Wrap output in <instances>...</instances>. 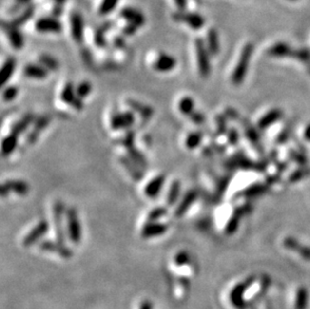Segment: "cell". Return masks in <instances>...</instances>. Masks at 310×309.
Here are the masks:
<instances>
[{
    "label": "cell",
    "instance_id": "cell-1",
    "mask_svg": "<svg viewBox=\"0 0 310 309\" xmlns=\"http://www.w3.org/2000/svg\"><path fill=\"white\" fill-rule=\"evenodd\" d=\"M253 51H254V45L251 42L246 43L244 47L242 48L239 60L236 64V67L231 77V80L233 84L240 85L243 82L248 71V66L253 55Z\"/></svg>",
    "mask_w": 310,
    "mask_h": 309
},
{
    "label": "cell",
    "instance_id": "cell-2",
    "mask_svg": "<svg viewBox=\"0 0 310 309\" xmlns=\"http://www.w3.org/2000/svg\"><path fill=\"white\" fill-rule=\"evenodd\" d=\"M135 138L136 135L133 131H128L122 139L119 140V144L127 150L129 154V158L135 162L140 168H147L148 162L145 154L135 147Z\"/></svg>",
    "mask_w": 310,
    "mask_h": 309
},
{
    "label": "cell",
    "instance_id": "cell-3",
    "mask_svg": "<svg viewBox=\"0 0 310 309\" xmlns=\"http://www.w3.org/2000/svg\"><path fill=\"white\" fill-rule=\"evenodd\" d=\"M196 58L200 76L203 77H208L211 74V61L210 51L207 47L206 42L202 39H196L195 40Z\"/></svg>",
    "mask_w": 310,
    "mask_h": 309
},
{
    "label": "cell",
    "instance_id": "cell-4",
    "mask_svg": "<svg viewBox=\"0 0 310 309\" xmlns=\"http://www.w3.org/2000/svg\"><path fill=\"white\" fill-rule=\"evenodd\" d=\"M65 217H66L67 237L74 244H78L81 241L82 229H81L80 221L78 219V211L74 207L68 208L65 211Z\"/></svg>",
    "mask_w": 310,
    "mask_h": 309
},
{
    "label": "cell",
    "instance_id": "cell-5",
    "mask_svg": "<svg viewBox=\"0 0 310 309\" xmlns=\"http://www.w3.org/2000/svg\"><path fill=\"white\" fill-rule=\"evenodd\" d=\"M39 247L42 252L58 255L63 259H70L74 255L73 250L64 243L53 241V240H43L39 244Z\"/></svg>",
    "mask_w": 310,
    "mask_h": 309
},
{
    "label": "cell",
    "instance_id": "cell-6",
    "mask_svg": "<svg viewBox=\"0 0 310 309\" xmlns=\"http://www.w3.org/2000/svg\"><path fill=\"white\" fill-rule=\"evenodd\" d=\"M173 19L177 22H185L194 30H199L205 25L204 17L196 12L178 10L173 14Z\"/></svg>",
    "mask_w": 310,
    "mask_h": 309
},
{
    "label": "cell",
    "instance_id": "cell-7",
    "mask_svg": "<svg viewBox=\"0 0 310 309\" xmlns=\"http://www.w3.org/2000/svg\"><path fill=\"white\" fill-rule=\"evenodd\" d=\"M64 212H65V207L63 203L61 201H57L54 205V209H53L56 238H57V241L65 244V232L63 228Z\"/></svg>",
    "mask_w": 310,
    "mask_h": 309
},
{
    "label": "cell",
    "instance_id": "cell-8",
    "mask_svg": "<svg viewBox=\"0 0 310 309\" xmlns=\"http://www.w3.org/2000/svg\"><path fill=\"white\" fill-rule=\"evenodd\" d=\"M60 98L64 102V104L71 106L76 111H82L83 109V99H81L77 92L76 87L73 82H67L61 93H60Z\"/></svg>",
    "mask_w": 310,
    "mask_h": 309
},
{
    "label": "cell",
    "instance_id": "cell-9",
    "mask_svg": "<svg viewBox=\"0 0 310 309\" xmlns=\"http://www.w3.org/2000/svg\"><path fill=\"white\" fill-rule=\"evenodd\" d=\"M49 230V224L46 220L39 221L22 239V245L24 247H30L37 244L39 240L47 233Z\"/></svg>",
    "mask_w": 310,
    "mask_h": 309
},
{
    "label": "cell",
    "instance_id": "cell-10",
    "mask_svg": "<svg viewBox=\"0 0 310 309\" xmlns=\"http://www.w3.org/2000/svg\"><path fill=\"white\" fill-rule=\"evenodd\" d=\"M135 121L136 117L133 112L115 113L111 117V128L115 131L128 130L135 124Z\"/></svg>",
    "mask_w": 310,
    "mask_h": 309
},
{
    "label": "cell",
    "instance_id": "cell-11",
    "mask_svg": "<svg viewBox=\"0 0 310 309\" xmlns=\"http://www.w3.org/2000/svg\"><path fill=\"white\" fill-rule=\"evenodd\" d=\"M29 185L21 180H7L1 186V196L6 197L10 192L19 196H26L29 193Z\"/></svg>",
    "mask_w": 310,
    "mask_h": 309
},
{
    "label": "cell",
    "instance_id": "cell-12",
    "mask_svg": "<svg viewBox=\"0 0 310 309\" xmlns=\"http://www.w3.org/2000/svg\"><path fill=\"white\" fill-rule=\"evenodd\" d=\"M169 229V226L163 222L148 221L141 229V236L144 239L156 238L164 235Z\"/></svg>",
    "mask_w": 310,
    "mask_h": 309
},
{
    "label": "cell",
    "instance_id": "cell-13",
    "mask_svg": "<svg viewBox=\"0 0 310 309\" xmlns=\"http://www.w3.org/2000/svg\"><path fill=\"white\" fill-rule=\"evenodd\" d=\"M49 123H50L49 116L44 115V116H40L37 117L36 121H34L33 123L32 130L29 132V134L26 136V142L30 145H33L34 143H36L39 140L42 131L49 125Z\"/></svg>",
    "mask_w": 310,
    "mask_h": 309
},
{
    "label": "cell",
    "instance_id": "cell-14",
    "mask_svg": "<svg viewBox=\"0 0 310 309\" xmlns=\"http://www.w3.org/2000/svg\"><path fill=\"white\" fill-rule=\"evenodd\" d=\"M72 37L77 43H82L84 39V23L80 13L75 11L71 14Z\"/></svg>",
    "mask_w": 310,
    "mask_h": 309
},
{
    "label": "cell",
    "instance_id": "cell-15",
    "mask_svg": "<svg viewBox=\"0 0 310 309\" xmlns=\"http://www.w3.org/2000/svg\"><path fill=\"white\" fill-rule=\"evenodd\" d=\"M36 29L43 33H58L62 30V24L58 19L53 17H41L36 22Z\"/></svg>",
    "mask_w": 310,
    "mask_h": 309
},
{
    "label": "cell",
    "instance_id": "cell-16",
    "mask_svg": "<svg viewBox=\"0 0 310 309\" xmlns=\"http://www.w3.org/2000/svg\"><path fill=\"white\" fill-rule=\"evenodd\" d=\"M198 195L199 194L196 190L187 191L176 207L175 216L179 218L184 216L188 212V210L192 207L193 204L196 202V200L198 199Z\"/></svg>",
    "mask_w": 310,
    "mask_h": 309
},
{
    "label": "cell",
    "instance_id": "cell-17",
    "mask_svg": "<svg viewBox=\"0 0 310 309\" xmlns=\"http://www.w3.org/2000/svg\"><path fill=\"white\" fill-rule=\"evenodd\" d=\"M3 29L5 30L6 37L9 39L11 46L15 49H21L24 45V39L22 37L21 32L19 31V27L13 26L12 24L3 23Z\"/></svg>",
    "mask_w": 310,
    "mask_h": 309
},
{
    "label": "cell",
    "instance_id": "cell-18",
    "mask_svg": "<svg viewBox=\"0 0 310 309\" xmlns=\"http://www.w3.org/2000/svg\"><path fill=\"white\" fill-rule=\"evenodd\" d=\"M177 65V60L174 57L167 54H161L154 62V70L159 73H169L174 70Z\"/></svg>",
    "mask_w": 310,
    "mask_h": 309
},
{
    "label": "cell",
    "instance_id": "cell-19",
    "mask_svg": "<svg viewBox=\"0 0 310 309\" xmlns=\"http://www.w3.org/2000/svg\"><path fill=\"white\" fill-rule=\"evenodd\" d=\"M119 15L129 23L135 24L137 27H141L142 25L146 23V19L144 14L141 11L135 9L133 7H124L119 11Z\"/></svg>",
    "mask_w": 310,
    "mask_h": 309
},
{
    "label": "cell",
    "instance_id": "cell-20",
    "mask_svg": "<svg viewBox=\"0 0 310 309\" xmlns=\"http://www.w3.org/2000/svg\"><path fill=\"white\" fill-rule=\"evenodd\" d=\"M166 182V176L165 175H158L152 179L145 187V194L148 198L155 199L157 198Z\"/></svg>",
    "mask_w": 310,
    "mask_h": 309
},
{
    "label": "cell",
    "instance_id": "cell-21",
    "mask_svg": "<svg viewBox=\"0 0 310 309\" xmlns=\"http://www.w3.org/2000/svg\"><path fill=\"white\" fill-rule=\"evenodd\" d=\"M126 104L129 106V108L139 115L144 119H150L154 116V109L150 106L144 104V102L136 100L134 98H128L126 100Z\"/></svg>",
    "mask_w": 310,
    "mask_h": 309
},
{
    "label": "cell",
    "instance_id": "cell-22",
    "mask_svg": "<svg viewBox=\"0 0 310 309\" xmlns=\"http://www.w3.org/2000/svg\"><path fill=\"white\" fill-rule=\"evenodd\" d=\"M23 76L33 79H44L48 76V71L40 63H28L23 68Z\"/></svg>",
    "mask_w": 310,
    "mask_h": 309
},
{
    "label": "cell",
    "instance_id": "cell-23",
    "mask_svg": "<svg viewBox=\"0 0 310 309\" xmlns=\"http://www.w3.org/2000/svg\"><path fill=\"white\" fill-rule=\"evenodd\" d=\"M119 163L123 165V167L127 170L129 175L135 180V181H141L144 177L143 172L140 170V167L137 166L135 162H133L129 157L120 156L119 157Z\"/></svg>",
    "mask_w": 310,
    "mask_h": 309
},
{
    "label": "cell",
    "instance_id": "cell-24",
    "mask_svg": "<svg viewBox=\"0 0 310 309\" xmlns=\"http://www.w3.org/2000/svg\"><path fill=\"white\" fill-rule=\"evenodd\" d=\"M36 121V117L32 114H27L24 116H22L20 119H19L15 124L12 125L11 129H10V133L14 134L16 135H20L22 133H24L28 127L34 123Z\"/></svg>",
    "mask_w": 310,
    "mask_h": 309
},
{
    "label": "cell",
    "instance_id": "cell-25",
    "mask_svg": "<svg viewBox=\"0 0 310 309\" xmlns=\"http://www.w3.org/2000/svg\"><path fill=\"white\" fill-rule=\"evenodd\" d=\"M16 67V60L14 58H8L5 62L2 65L1 73H0V82H1V87L9 81V79L12 77Z\"/></svg>",
    "mask_w": 310,
    "mask_h": 309
},
{
    "label": "cell",
    "instance_id": "cell-26",
    "mask_svg": "<svg viewBox=\"0 0 310 309\" xmlns=\"http://www.w3.org/2000/svg\"><path fill=\"white\" fill-rule=\"evenodd\" d=\"M191 262H192V259H191L190 253L185 250H181L177 252L173 256V261H172L175 270H180V271L183 270L185 267L190 266Z\"/></svg>",
    "mask_w": 310,
    "mask_h": 309
},
{
    "label": "cell",
    "instance_id": "cell-27",
    "mask_svg": "<svg viewBox=\"0 0 310 309\" xmlns=\"http://www.w3.org/2000/svg\"><path fill=\"white\" fill-rule=\"evenodd\" d=\"M207 47H208L211 56H217L220 53V41L218 31L215 28H211L207 32Z\"/></svg>",
    "mask_w": 310,
    "mask_h": 309
},
{
    "label": "cell",
    "instance_id": "cell-28",
    "mask_svg": "<svg viewBox=\"0 0 310 309\" xmlns=\"http://www.w3.org/2000/svg\"><path fill=\"white\" fill-rule=\"evenodd\" d=\"M17 144H19V135L11 133L6 135L1 143V153L3 156L7 157L15 151Z\"/></svg>",
    "mask_w": 310,
    "mask_h": 309
},
{
    "label": "cell",
    "instance_id": "cell-29",
    "mask_svg": "<svg viewBox=\"0 0 310 309\" xmlns=\"http://www.w3.org/2000/svg\"><path fill=\"white\" fill-rule=\"evenodd\" d=\"M181 187L182 185L180 181L175 180L172 182L166 197V202L168 206H174L177 203L181 195Z\"/></svg>",
    "mask_w": 310,
    "mask_h": 309
},
{
    "label": "cell",
    "instance_id": "cell-30",
    "mask_svg": "<svg viewBox=\"0 0 310 309\" xmlns=\"http://www.w3.org/2000/svg\"><path fill=\"white\" fill-rule=\"evenodd\" d=\"M294 51L292 50V48L285 42H278L276 44H274L269 50L268 54L271 57L275 58H284L288 56H293Z\"/></svg>",
    "mask_w": 310,
    "mask_h": 309
},
{
    "label": "cell",
    "instance_id": "cell-31",
    "mask_svg": "<svg viewBox=\"0 0 310 309\" xmlns=\"http://www.w3.org/2000/svg\"><path fill=\"white\" fill-rule=\"evenodd\" d=\"M281 116H282V112L280 110L278 109L272 110L260 119L259 124H258V128H259L260 130H264L270 127L271 125H273L275 122H277Z\"/></svg>",
    "mask_w": 310,
    "mask_h": 309
},
{
    "label": "cell",
    "instance_id": "cell-32",
    "mask_svg": "<svg viewBox=\"0 0 310 309\" xmlns=\"http://www.w3.org/2000/svg\"><path fill=\"white\" fill-rule=\"evenodd\" d=\"M179 111L184 116H190L195 111V101L190 97H184L179 101Z\"/></svg>",
    "mask_w": 310,
    "mask_h": 309
},
{
    "label": "cell",
    "instance_id": "cell-33",
    "mask_svg": "<svg viewBox=\"0 0 310 309\" xmlns=\"http://www.w3.org/2000/svg\"><path fill=\"white\" fill-rule=\"evenodd\" d=\"M39 63L41 65H43L46 70L49 72H56L58 70L59 67V63L58 61L57 58H55L54 57H51L50 55H46L43 54L39 57Z\"/></svg>",
    "mask_w": 310,
    "mask_h": 309
},
{
    "label": "cell",
    "instance_id": "cell-34",
    "mask_svg": "<svg viewBox=\"0 0 310 309\" xmlns=\"http://www.w3.org/2000/svg\"><path fill=\"white\" fill-rule=\"evenodd\" d=\"M203 140V133L202 132H193L189 134L186 138V147L189 150H194L200 146Z\"/></svg>",
    "mask_w": 310,
    "mask_h": 309
},
{
    "label": "cell",
    "instance_id": "cell-35",
    "mask_svg": "<svg viewBox=\"0 0 310 309\" xmlns=\"http://www.w3.org/2000/svg\"><path fill=\"white\" fill-rule=\"evenodd\" d=\"M92 91H93V85L90 81H87V80L81 81L76 87V92L81 99L89 97L91 95Z\"/></svg>",
    "mask_w": 310,
    "mask_h": 309
},
{
    "label": "cell",
    "instance_id": "cell-36",
    "mask_svg": "<svg viewBox=\"0 0 310 309\" xmlns=\"http://www.w3.org/2000/svg\"><path fill=\"white\" fill-rule=\"evenodd\" d=\"M167 214H168V210L166 207H156L148 213L147 219L148 221H151V222H157L160 219L167 216Z\"/></svg>",
    "mask_w": 310,
    "mask_h": 309
},
{
    "label": "cell",
    "instance_id": "cell-37",
    "mask_svg": "<svg viewBox=\"0 0 310 309\" xmlns=\"http://www.w3.org/2000/svg\"><path fill=\"white\" fill-rule=\"evenodd\" d=\"M33 13H34V8H33V7H29V8H27L22 14H20L19 16H17L13 21H11V22H9V23L12 24L13 26L19 27V26L22 25L23 23L27 22V21L29 20L30 17L33 15Z\"/></svg>",
    "mask_w": 310,
    "mask_h": 309
},
{
    "label": "cell",
    "instance_id": "cell-38",
    "mask_svg": "<svg viewBox=\"0 0 310 309\" xmlns=\"http://www.w3.org/2000/svg\"><path fill=\"white\" fill-rule=\"evenodd\" d=\"M117 3H118V0H102L98 8L99 14L107 15L111 13L112 11L115 10Z\"/></svg>",
    "mask_w": 310,
    "mask_h": 309
},
{
    "label": "cell",
    "instance_id": "cell-39",
    "mask_svg": "<svg viewBox=\"0 0 310 309\" xmlns=\"http://www.w3.org/2000/svg\"><path fill=\"white\" fill-rule=\"evenodd\" d=\"M131 309H156V306L150 298H140L133 303Z\"/></svg>",
    "mask_w": 310,
    "mask_h": 309
},
{
    "label": "cell",
    "instance_id": "cell-40",
    "mask_svg": "<svg viewBox=\"0 0 310 309\" xmlns=\"http://www.w3.org/2000/svg\"><path fill=\"white\" fill-rule=\"evenodd\" d=\"M19 88L15 87V85H9V87L4 89L2 93V98L6 102L12 101L13 99L16 98L17 96H19Z\"/></svg>",
    "mask_w": 310,
    "mask_h": 309
},
{
    "label": "cell",
    "instance_id": "cell-41",
    "mask_svg": "<svg viewBox=\"0 0 310 309\" xmlns=\"http://www.w3.org/2000/svg\"><path fill=\"white\" fill-rule=\"evenodd\" d=\"M264 191H265V186H263V185H256V186H253L251 188H248L247 190H245L243 192V195L246 196V197H252V196L262 194Z\"/></svg>",
    "mask_w": 310,
    "mask_h": 309
},
{
    "label": "cell",
    "instance_id": "cell-42",
    "mask_svg": "<svg viewBox=\"0 0 310 309\" xmlns=\"http://www.w3.org/2000/svg\"><path fill=\"white\" fill-rule=\"evenodd\" d=\"M293 57L296 58V59L307 62L310 60V51L308 49H298L294 51Z\"/></svg>",
    "mask_w": 310,
    "mask_h": 309
},
{
    "label": "cell",
    "instance_id": "cell-43",
    "mask_svg": "<svg viewBox=\"0 0 310 309\" xmlns=\"http://www.w3.org/2000/svg\"><path fill=\"white\" fill-rule=\"evenodd\" d=\"M308 173H309V170H307V169H301V170H298V171L294 172V173H292V174H291L289 181H290V182H292V183L297 182V181L301 180L303 177H306Z\"/></svg>",
    "mask_w": 310,
    "mask_h": 309
},
{
    "label": "cell",
    "instance_id": "cell-44",
    "mask_svg": "<svg viewBox=\"0 0 310 309\" xmlns=\"http://www.w3.org/2000/svg\"><path fill=\"white\" fill-rule=\"evenodd\" d=\"M229 181H230L229 177H224L218 182V184H217V194L219 196H221L224 192L226 191L227 186L229 184Z\"/></svg>",
    "mask_w": 310,
    "mask_h": 309
},
{
    "label": "cell",
    "instance_id": "cell-45",
    "mask_svg": "<svg viewBox=\"0 0 310 309\" xmlns=\"http://www.w3.org/2000/svg\"><path fill=\"white\" fill-rule=\"evenodd\" d=\"M189 117H190L191 121L196 125H203L205 122V116L201 112L194 111L190 116H189Z\"/></svg>",
    "mask_w": 310,
    "mask_h": 309
},
{
    "label": "cell",
    "instance_id": "cell-46",
    "mask_svg": "<svg viewBox=\"0 0 310 309\" xmlns=\"http://www.w3.org/2000/svg\"><path fill=\"white\" fill-rule=\"evenodd\" d=\"M95 43L99 47H102V46L106 45V39H105V34H103V31H97L96 32Z\"/></svg>",
    "mask_w": 310,
    "mask_h": 309
},
{
    "label": "cell",
    "instance_id": "cell-47",
    "mask_svg": "<svg viewBox=\"0 0 310 309\" xmlns=\"http://www.w3.org/2000/svg\"><path fill=\"white\" fill-rule=\"evenodd\" d=\"M217 122H218V133L220 134V135H223V134H225L226 133V122H225V118H224L223 116H219L218 117H217Z\"/></svg>",
    "mask_w": 310,
    "mask_h": 309
},
{
    "label": "cell",
    "instance_id": "cell-48",
    "mask_svg": "<svg viewBox=\"0 0 310 309\" xmlns=\"http://www.w3.org/2000/svg\"><path fill=\"white\" fill-rule=\"evenodd\" d=\"M238 139H239V135H238V133L235 129H232L229 131L228 133V142L230 145H236L238 143Z\"/></svg>",
    "mask_w": 310,
    "mask_h": 309
},
{
    "label": "cell",
    "instance_id": "cell-49",
    "mask_svg": "<svg viewBox=\"0 0 310 309\" xmlns=\"http://www.w3.org/2000/svg\"><path fill=\"white\" fill-rule=\"evenodd\" d=\"M139 29V27H137L136 25L135 24H132V23H129L127 24V26L123 29V32L124 34H126V36H133L134 33H136V31Z\"/></svg>",
    "mask_w": 310,
    "mask_h": 309
},
{
    "label": "cell",
    "instance_id": "cell-50",
    "mask_svg": "<svg viewBox=\"0 0 310 309\" xmlns=\"http://www.w3.org/2000/svg\"><path fill=\"white\" fill-rule=\"evenodd\" d=\"M174 1L178 9L181 11H184L188 6V0H174Z\"/></svg>",
    "mask_w": 310,
    "mask_h": 309
},
{
    "label": "cell",
    "instance_id": "cell-51",
    "mask_svg": "<svg viewBox=\"0 0 310 309\" xmlns=\"http://www.w3.org/2000/svg\"><path fill=\"white\" fill-rule=\"evenodd\" d=\"M84 51H82V58H83V59L84 60H87V61H89V62H91L92 61V54H91V51L90 50H88V49H83Z\"/></svg>",
    "mask_w": 310,
    "mask_h": 309
},
{
    "label": "cell",
    "instance_id": "cell-52",
    "mask_svg": "<svg viewBox=\"0 0 310 309\" xmlns=\"http://www.w3.org/2000/svg\"><path fill=\"white\" fill-rule=\"evenodd\" d=\"M291 154H291V158L293 159V160L298 161V162H301V164H304V161L306 162V160H304V158H303L302 156H300L299 154H296V153H294V152H292Z\"/></svg>",
    "mask_w": 310,
    "mask_h": 309
},
{
    "label": "cell",
    "instance_id": "cell-53",
    "mask_svg": "<svg viewBox=\"0 0 310 309\" xmlns=\"http://www.w3.org/2000/svg\"><path fill=\"white\" fill-rule=\"evenodd\" d=\"M304 138L310 142V125H308L304 131Z\"/></svg>",
    "mask_w": 310,
    "mask_h": 309
},
{
    "label": "cell",
    "instance_id": "cell-54",
    "mask_svg": "<svg viewBox=\"0 0 310 309\" xmlns=\"http://www.w3.org/2000/svg\"><path fill=\"white\" fill-rule=\"evenodd\" d=\"M124 42H125L124 39H120V38H117V39H116V40H115V44H116V46H118V47H123Z\"/></svg>",
    "mask_w": 310,
    "mask_h": 309
},
{
    "label": "cell",
    "instance_id": "cell-55",
    "mask_svg": "<svg viewBox=\"0 0 310 309\" xmlns=\"http://www.w3.org/2000/svg\"><path fill=\"white\" fill-rule=\"evenodd\" d=\"M17 1H19V2H27V1H29V0H17Z\"/></svg>",
    "mask_w": 310,
    "mask_h": 309
},
{
    "label": "cell",
    "instance_id": "cell-56",
    "mask_svg": "<svg viewBox=\"0 0 310 309\" xmlns=\"http://www.w3.org/2000/svg\"><path fill=\"white\" fill-rule=\"evenodd\" d=\"M290 1H296V0H290Z\"/></svg>",
    "mask_w": 310,
    "mask_h": 309
}]
</instances>
